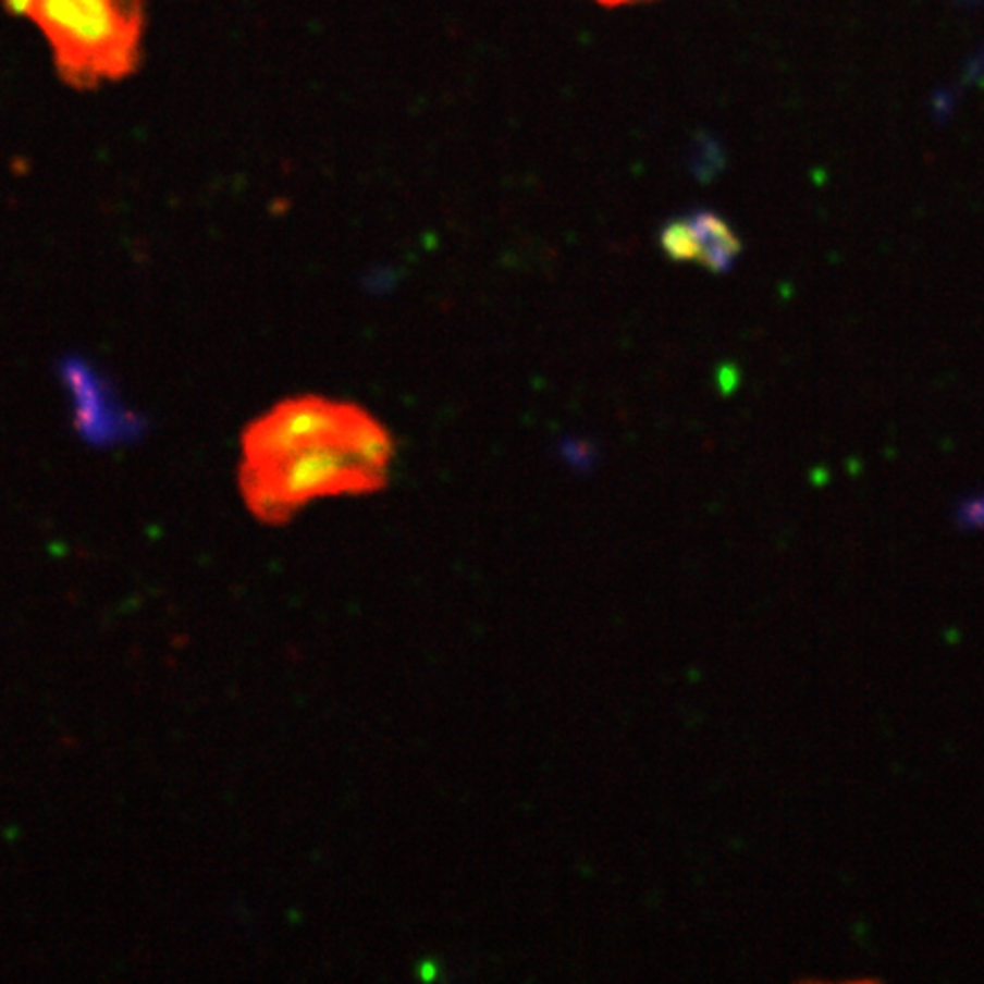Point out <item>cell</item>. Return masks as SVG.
<instances>
[{
  "mask_svg": "<svg viewBox=\"0 0 984 984\" xmlns=\"http://www.w3.org/2000/svg\"><path fill=\"white\" fill-rule=\"evenodd\" d=\"M392 456L390 431L362 406L290 397L244 429L239 490L256 518L285 522L315 500L381 490Z\"/></svg>",
  "mask_w": 984,
  "mask_h": 984,
  "instance_id": "cell-1",
  "label": "cell"
},
{
  "mask_svg": "<svg viewBox=\"0 0 984 984\" xmlns=\"http://www.w3.org/2000/svg\"><path fill=\"white\" fill-rule=\"evenodd\" d=\"M51 46L60 78L94 89L131 76L142 58V0H3Z\"/></svg>",
  "mask_w": 984,
  "mask_h": 984,
  "instance_id": "cell-2",
  "label": "cell"
},
{
  "mask_svg": "<svg viewBox=\"0 0 984 984\" xmlns=\"http://www.w3.org/2000/svg\"><path fill=\"white\" fill-rule=\"evenodd\" d=\"M659 246L671 260L698 262L713 274L729 272L743 249L727 221L711 210L668 221L659 233Z\"/></svg>",
  "mask_w": 984,
  "mask_h": 984,
  "instance_id": "cell-3",
  "label": "cell"
},
{
  "mask_svg": "<svg viewBox=\"0 0 984 984\" xmlns=\"http://www.w3.org/2000/svg\"><path fill=\"white\" fill-rule=\"evenodd\" d=\"M593 3H598L602 8H625V5H634V3H643V0H593Z\"/></svg>",
  "mask_w": 984,
  "mask_h": 984,
  "instance_id": "cell-4",
  "label": "cell"
}]
</instances>
